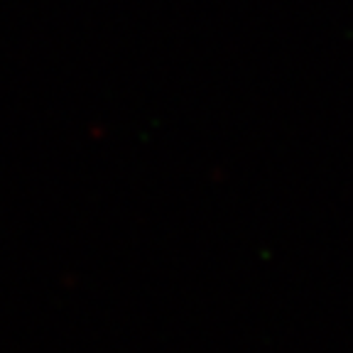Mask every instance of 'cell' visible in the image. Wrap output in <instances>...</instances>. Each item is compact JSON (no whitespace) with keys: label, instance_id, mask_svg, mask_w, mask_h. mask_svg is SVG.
Listing matches in <instances>:
<instances>
[]
</instances>
